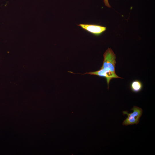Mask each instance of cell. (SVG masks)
I'll return each instance as SVG.
<instances>
[{
  "label": "cell",
  "instance_id": "cell-1",
  "mask_svg": "<svg viewBox=\"0 0 155 155\" xmlns=\"http://www.w3.org/2000/svg\"><path fill=\"white\" fill-rule=\"evenodd\" d=\"M103 57V64L100 70L80 74L84 75L88 74L105 78L107 83L108 88L109 89V83L112 79L122 78L118 76L115 73L116 56L112 50L111 48H108L104 53Z\"/></svg>",
  "mask_w": 155,
  "mask_h": 155
},
{
  "label": "cell",
  "instance_id": "cell-2",
  "mask_svg": "<svg viewBox=\"0 0 155 155\" xmlns=\"http://www.w3.org/2000/svg\"><path fill=\"white\" fill-rule=\"evenodd\" d=\"M133 111V113H129L127 111H123L124 115H127V117L124 121L122 123L123 125L127 126L129 125L137 124L139 122L140 118L142 116L143 110L141 108L134 106L131 109Z\"/></svg>",
  "mask_w": 155,
  "mask_h": 155
},
{
  "label": "cell",
  "instance_id": "cell-3",
  "mask_svg": "<svg viewBox=\"0 0 155 155\" xmlns=\"http://www.w3.org/2000/svg\"><path fill=\"white\" fill-rule=\"evenodd\" d=\"M84 30L92 35L98 36L102 34L106 30V28L96 24H82L77 25Z\"/></svg>",
  "mask_w": 155,
  "mask_h": 155
},
{
  "label": "cell",
  "instance_id": "cell-4",
  "mask_svg": "<svg viewBox=\"0 0 155 155\" xmlns=\"http://www.w3.org/2000/svg\"><path fill=\"white\" fill-rule=\"evenodd\" d=\"M130 87L133 92L138 93L142 89L143 84L140 81L137 80H135L131 82Z\"/></svg>",
  "mask_w": 155,
  "mask_h": 155
},
{
  "label": "cell",
  "instance_id": "cell-5",
  "mask_svg": "<svg viewBox=\"0 0 155 155\" xmlns=\"http://www.w3.org/2000/svg\"><path fill=\"white\" fill-rule=\"evenodd\" d=\"M103 2L105 4V5L106 6L109 8L111 7V5L109 4V3L108 1V0H104Z\"/></svg>",
  "mask_w": 155,
  "mask_h": 155
}]
</instances>
